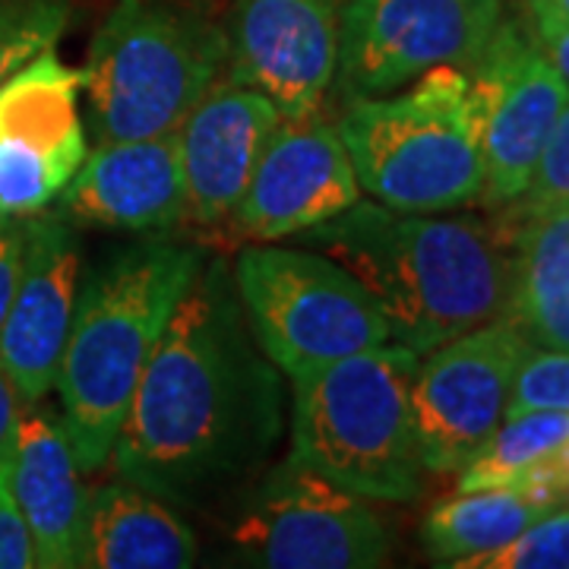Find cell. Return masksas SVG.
<instances>
[{"instance_id": "3", "label": "cell", "mask_w": 569, "mask_h": 569, "mask_svg": "<svg viewBox=\"0 0 569 569\" xmlns=\"http://www.w3.org/2000/svg\"><path fill=\"white\" fill-rule=\"evenodd\" d=\"M206 257L203 244L146 234L86 272L54 380L82 475L111 462L142 370Z\"/></svg>"}, {"instance_id": "31", "label": "cell", "mask_w": 569, "mask_h": 569, "mask_svg": "<svg viewBox=\"0 0 569 569\" xmlns=\"http://www.w3.org/2000/svg\"><path fill=\"white\" fill-rule=\"evenodd\" d=\"M531 26H553V22H569V0H526Z\"/></svg>"}, {"instance_id": "7", "label": "cell", "mask_w": 569, "mask_h": 569, "mask_svg": "<svg viewBox=\"0 0 569 569\" xmlns=\"http://www.w3.org/2000/svg\"><path fill=\"white\" fill-rule=\"evenodd\" d=\"M231 276L257 346L288 380L392 342L370 291L320 250L244 244Z\"/></svg>"}, {"instance_id": "18", "label": "cell", "mask_w": 569, "mask_h": 569, "mask_svg": "<svg viewBox=\"0 0 569 569\" xmlns=\"http://www.w3.org/2000/svg\"><path fill=\"white\" fill-rule=\"evenodd\" d=\"M7 481L32 535L39 569L80 567L89 488L61 411L44 406V399L22 406L7 459Z\"/></svg>"}, {"instance_id": "28", "label": "cell", "mask_w": 569, "mask_h": 569, "mask_svg": "<svg viewBox=\"0 0 569 569\" xmlns=\"http://www.w3.org/2000/svg\"><path fill=\"white\" fill-rule=\"evenodd\" d=\"M26 219L0 216V326L7 320V310H10V301H13L17 282H20L22 250H26Z\"/></svg>"}, {"instance_id": "11", "label": "cell", "mask_w": 569, "mask_h": 569, "mask_svg": "<svg viewBox=\"0 0 569 569\" xmlns=\"http://www.w3.org/2000/svg\"><path fill=\"white\" fill-rule=\"evenodd\" d=\"M82 67L44 48L0 82V216L58 203L89 152L80 111Z\"/></svg>"}, {"instance_id": "29", "label": "cell", "mask_w": 569, "mask_h": 569, "mask_svg": "<svg viewBox=\"0 0 569 569\" xmlns=\"http://www.w3.org/2000/svg\"><path fill=\"white\" fill-rule=\"evenodd\" d=\"M22 402L17 396V389L10 383V377L3 373L0 367V462L10 456V447H13V437H17V425H20Z\"/></svg>"}, {"instance_id": "9", "label": "cell", "mask_w": 569, "mask_h": 569, "mask_svg": "<svg viewBox=\"0 0 569 569\" xmlns=\"http://www.w3.org/2000/svg\"><path fill=\"white\" fill-rule=\"evenodd\" d=\"M503 20V0H339V99L396 92L433 67H471Z\"/></svg>"}, {"instance_id": "19", "label": "cell", "mask_w": 569, "mask_h": 569, "mask_svg": "<svg viewBox=\"0 0 569 569\" xmlns=\"http://www.w3.org/2000/svg\"><path fill=\"white\" fill-rule=\"evenodd\" d=\"M197 557V535L162 497L123 478L89 490L80 541L82 569H187Z\"/></svg>"}, {"instance_id": "12", "label": "cell", "mask_w": 569, "mask_h": 569, "mask_svg": "<svg viewBox=\"0 0 569 569\" xmlns=\"http://www.w3.org/2000/svg\"><path fill=\"white\" fill-rule=\"evenodd\" d=\"M468 73L481 96V203H516L567 104L569 86L545 54L535 29L516 20H500Z\"/></svg>"}, {"instance_id": "25", "label": "cell", "mask_w": 569, "mask_h": 569, "mask_svg": "<svg viewBox=\"0 0 569 569\" xmlns=\"http://www.w3.org/2000/svg\"><path fill=\"white\" fill-rule=\"evenodd\" d=\"M519 411H569V351L531 346L516 370L507 415Z\"/></svg>"}, {"instance_id": "16", "label": "cell", "mask_w": 569, "mask_h": 569, "mask_svg": "<svg viewBox=\"0 0 569 569\" xmlns=\"http://www.w3.org/2000/svg\"><path fill=\"white\" fill-rule=\"evenodd\" d=\"M70 222L133 238L174 234L187 224L178 133L149 140L96 142L58 197Z\"/></svg>"}, {"instance_id": "10", "label": "cell", "mask_w": 569, "mask_h": 569, "mask_svg": "<svg viewBox=\"0 0 569 569\" xmlns=\"http://www.w3.org/2000/svg\"><path fill=\"white\" fill-rule=\"evenodd\" d=\"M535 346L509 317L468 329L418 358L411 425L427 475H456L507 418L509 392Z\"/></svg>"}, {"instance_id": "21", "label": "cell", "mask_w": 569, "mask_h": 569, "mask_svg": "<svg viewBox=\"0 0 569 569\" xmlns=\"http://www.w3.org/2000/svg\"><path fill=\"white\" fill-rule=\"evenodd\" d=\"M553 509L560 507L519 488L456 490L427 512L421 545L433 563L462 567L509 545Z\"/></svg>"}, {"instance_id": "27", "label": "cell", "mask_w": 569, "mask_h": 569, "mask_svg": "<svg viewBox=\"0 0 569 569\" xmlns=\"http://www.w3.org/2000/svg\"><path fill=\"white\" fill-rule=\"evenodd\" d=\"M7 459L0 462V569H32L39 567L36 545L7 481Z\"/></svg>"}, {"instance_id": "23", "label": "cell", "mask_w": 569, "mask_h": 569, "mask_svg": "<svg viewBox=\"0 0 569 569\" xmlns=\"http://www.w3.org/2000/svg\"><path fill=\"white\" fill-rule=\"evenodd\" d=\"M70 0H0V82L44 48H58Z\"/></svg>"}, {"instance_id": "30", "label": "cell", "mask_w": 569, "mask_h": 569, "mask_svg": "<svg viewBox=\"0 0 569 569\" xmlns=\"http://www.w3.org/2000/svg\"><path fill=\"white\" fill-rule=\"evenodd\" d=\"M531 29H535V26H531ZM535 36L541 41V48H545V54L550 58V63L557 67V73H560L569 86V22L541 26V29H535Z\"/></svg>"}, {"instance_id": "4", "label": "cell", "mask_w": 569, "mask_h": 569, "mask_svg": "<svg viewBox=\"0 0 569 569\" xmlns=\"http://www.w3.org/2000/svg\"><path fill=\"white\" fill-rule=\"evenodd\" d=\"M418 358L399 342L291 377L288 459L373 503H411L427 468L411 425Z\"/></svg>"}, {"instance_id": "13", "label": "cell", "mask_w": 569, "mask_h": 569, "mask_svg": "<svg viewBox=\"0 0 569 569\" xmlns=\"http://www.w3.org/2000/svg\"><path fill=\"white\" fill-rule=\"evenodd\" d=\"M358 200L361 183L355 164L323 108L305 118H282L266 140L231 222L224 224L228 247L295 238Z\"/></svg>"}, {"instance_id": "8", "label": "cell", "mask_w": 569, "mask_h": 569, "mask_svg": "<svg viewBox=\"0 0 569 569\" xmlns=\"http://www.w3.org/2000/svg\"><path fill=\"white\" fill-rule=\"evenodd\" d=\"M247 490L228 541L247 567L373 569L392 553V531L373 500L284 462Z\"/></svg>"}, {"instance_id": "26", "label": "cell", "mask_w": 569, "mask_h": 569, "mask_svg": "<svg viewBox=\"0 0 569 569\" xmlns=\"http://www.w3.org/2000/svg\"><path fill=\"white\" fill-rule=\"evenodd\" d=\"M560 206H569V99L541 149V159L535 164L526 193L507 209L512 216H535Z\"/></svg>"}, {"instance_id": "5", "label": "cell", "mask_w": 569, "mask_h": 569, "mask_svg": "<svg viewBox=\"0 0 569 569\" xmlns=\"http://www.w3.org/2000/svg\"><path fill=\"white\" fill-rule=\"evenodd\" d=\"M336 130L361 190L402 212H456L485 197L481 96L468 67H433L406 92L351 99Z\"/></svg>"}, {"instance_id": "24", "label": "cell", "mask_w": 569, "mask_h": 569, "mask_svg": "<svg viewBox=\"0 0 569 569\" xmlns=\"http://www.w3.org/2000/svg\"><path fill=\"white\" fill-rule=\"evenodd\" d=\"M462 569H569V507L541 516L519 538L468 560Z\"/></svg>"}, {"instance_id": "22", "label": "cell", "mask_w": 569, "mask_h": 569, "mask_svg": "<svg viewBox=\"0 0 569 569\" xmlns=\"http://www.w3.org/2000/svg\"><path fill=\"white\" fill-rule=\"evenodd\" d=\"M569 447V411L507 415L488 443L475 452L456 481V490L519 488L531 471L548 466Z\"/></svg>"}, {"instance_id": "2", "label": "cell", "mask_w": 569, "mask_h": 569, "mask_svg": "<svg viewBox=\"0 0 569 569\" xmlns=\"http://www.w3.org/2000/svg\"><path fill=\"white\" fill-rule=\"evenodd\" d=\"M291 241L346 266L380 307L389 339L415 355L507 317L512 295L507 219L402 212L358 200Z\"/></svg>"}, {"instance_id": "6", "label": "cell", "mask_w": 569, "mask_h": 569, "mask_svg": "<svg viewBox=\"0 0 569 569\" xmlns=\"http://www.w3.org/2000/svg\"><path fill=\"white\" fill-rule=\"evenodd\" d=\"M228 36L178 0H118L89 44L82 92L96 142L178 133L219 82Z\"/></svg>"}, {"instance_id": "15", "label": "cell", "mask_w": 569, "mask_h": 569, "mask_svg": "<svg viewBox=\"0 0 569 569\" xmlns=\"http://www.w3.org/2000/svg\"><path fill=\"white\" fill-rule=\"evenodd\" d=\"M77 228L61 209L26 219L20 282L0 326V367L22 406L48 399L58 380L82 282Z\"/></svg>"}, {"instance_id": "32", "label": "cell", "mask_w": 569, "mask_h": 569, "mask_svg": "<svg viewBox=\"0 0 569 569\" xmlns=\"http://www.w3.org/2000/svg\"><path fill=\"white\" fill-rule=\"evenodd\" d=\"M557 466H560V475H563V485H567V507H569V447L557 456Z\"/></svg>"}, {"instance_id": "17", "label": "cell", "mask_w": 569, "mask_h": 569, "mask_svg": "<svg viewBox=\"0 0 569 569\" xmlns=\"http://www.w3.org/2000/svg\"><path fill=\"white\" fill-rule=\"evenodd\" d=\"M282 111L260 89L216 82L178 127L187 224L219 234L244 197L269 133Z\"/></svg>"}, {"instance_id": "1", "label": "cell", "mask_w": 569, "mask_h": 569, "mask_svg": "<svg viewBox=\"0 0 569 569\" xmlns=\"http://www.w3.org/2000/svg\"><path fill=\"white\" fill-rule=\"evenodd\" d=\"M282 437V370L247 326L228 260L206 257L142 370L111 468L174 509H206L257 481Z\"/></svg>"}, {"instance_id": "20", "label": "cell", "mask_w": 569, "mask_h": 569, "mask_svg": "<svg viewBox=\"0 0 569 569\" xmlns=\"http://www.w3.org/2000/svg\"><path fill=\"white\" fill-rule=\"evenodd\" d=\"M512 295L507 317L535 346L569 351V206L512 216Z\"/></svg>"}, {"instance_id": "14", "label": "cell", "mask_w": 569, "mask_h": 569, "mask_svg": "<svg viewBox=\"0 0 569 569\" xmlns=\"http://www.w3.org/2000/svg\"><path fill=\"white\" fill-rule=\"evenodd\" d=\"M228 80L260 89L282 118L320 111L339 63V0H234Z\"/></svg>"}]
</instances>
